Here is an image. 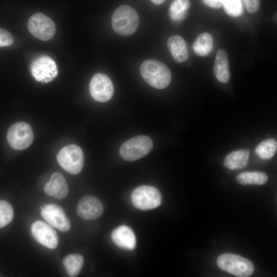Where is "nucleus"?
<instances>
[{"label":"nucleus","instance_id":"2eb2a0df","mask_svg":"<svg viewBox=\"0 0 277 277\" xmlns=\"http://www.w3.org/2000/svg\"><path fill=\"white\" fill-rule=\"evenodd\" d=\"M45 193L57 199H63L68 194V187L64 176L59 172H54L50 180L44 186Z\"/></svg>","mask_w":277,"mask_h":277},{"label":"nucleus","instance_id":"f03ea898","mask_svg":"<svg viewBox=\"0 0 277 277\" xmlns=\"http://www.w3.org/2000/svg\"><path fill=\"white\" fill-rule=\"evenodd\" d=\"M111 24L114 31L124 36L130 35L137 30L139 17L136 11L128 5H122L113 12Z\"/></svg>","mask_w":277,"mask_h":277},{"label":"nucleus","instance_id":"bb28decb","mask_svg":"<svg viewBox=\"0 0 277 277\" xmlns=\"http://www.w3.org/2000/svg\"><path fill=\"white\" fill-rule=\"evenodd\" d=\"M247 11L250 13L256 12L260 6V0H242Z\"/></svg>","mask_w":277,"mask_h":277},{"label":"nucleus","instance_id":"412c9836","mask_svg":"<svg viewBox=\"0 0 277 277\" xmlns=\"http://www.w3.org/2000/svg\"><path fill=\"white\" fill-rule=\"evenodd\" d=\"M190 7V0H173L169 9L170 18L175 22L183 20Z\"/></svg>","mask_w":277,"mask_h":277},{"label":"nucleus","instance_id":"dca6fc26","mask_svg":"<svg viewBox=\"0 0 277 277\" xmlns=\"http://www.w3.org/2000/svg\"><path fill=\"white\" fill-rule=\"evenodd\" d=\"M167 45L176 62L182 63L188 60L189 54L187 45L181 36L177 35L170 36L167 39Z\"/></svg>","mask_w":277,"mask_h":277},{"label":"nucleus","instance_id":"4468645a","mask_svg":"<svg viewBox=\"0 0 277 277\" xmlns=\"http://www.w3.org/2000/svg\"><path fill=\"white\" fill-rule=\"evenodd\" d=\"M113 243L118 247L127 250H133L136 246V237L129 227L121 225L114 229L111 234Z\"/></svg>","mask_w":277,"mask_h":277},{"label":"nucleus","instance_id":"aec40b11","mask_svg":"<svg viewBox=\"0 0 277 277\" xmlns=\"http://www.w3.org/2000/svg\"><path fill=\"white\" fill-rule=\"evenodd\" d=\"M84 263V258L78 254H70L63 261V265L69 276H76L81 272Z\"/></svg>","mask_w":277,"mask_h":277},{"label":"nucleus","instance_id":"20e7f679","mask_svg":"<svg viewBox=\"0 0 277 277\" xmlns=\"http://www.w3.org/2000/svg\"><path fill=\"white\" fill-rule=\"evenodd\" d=\"M220 268L239 277H247L254 271L252 263L240 255L231 253L221 254L217 259Z\"/></svg>","mask_w":277,"mask_h":277},{"label":"nucleus","instance_id":"9b49d317","mask_svg":"<svg viewBox=\"0 0 277 277\" xmlns=\"http://www.w3.org/2000/svg\"><path fill=\"white\" fill-rule=\"evenodd\" d=\"M40 209L42 217L48 224L62 232L69 230L71 227L70 221L61 206L49 204L42 206Z\"/></svg>","mask_w":277,"mask_h":277},{"label":"nucleus","instance_id":"f3484780","mask_svg":"<svg viewBox=\"0 0 277 277\" xmlns=\"http://www.w3.org/2000/svg\"><path fill=\"white\" fill-rule=\"evenodd\" d=\"M213 71L214 75L220 82L227 83L230 78L229 61L227 52L219 49L216 54Z\"/></svg>","mask_w":277,"mask_h":277},{"label":"nucleus","instance_id":"39448f33","mask_svg":"<svg viewBox=\"0 0 277 277\" xmlns=\"http://www.w3.org/2000/svg\"><path fill=\"white\" fill-rule=\"evenodd\" d=\"M57 161L67 172L75 175L82 170L84 154L82 148L75 144L63 147L57 154Z\"/></svg>","mask_w":277,"mask_h":277},{"label":"nucleus","instance_id":"a878e982","mask_svg":"<svg viewBox=\"0 0 277 277\" xmlns=\"http://www.w3.org/2000/svg\"><path fill=\"white\" fill-rule=\"evenodd\" d=\"M14 41L11 34L7 30L0 28V47L11 45Z\"/></svg>","mask_w":277,"mask_h":277},{"label":"nucleus","instance_id":"6e6552de","mask_svg":"<svg viewBox=\"0 0 277 277\" xmlns=\"http://www.w3.org/2000/svg\"><path fill=\"white\" fill-rule=\"evenodd\" d=\"M27 28L33 36L43 41L52 38L56 32L53 20L42 13H35L29 18Z\"/></svg>","mask_w":277,"mask_h":277},{"label":"nucleus","instance_id":"a211bd4d","mask_svg":"<svg viewBox=\"0 0 277 277\" xmlns=\"http://www.w3.org/2000/svg\"><path fill=\"white\" fill-rule=\"evenodd\" d=\"M249 155L248 149L233 151L225 157L224 165L231 170L242 169L247 165Z\"/></svg>","mask_w":277,"mask_h":277},{"label":"nucleus","instance_id":"0eeeda50","mask_svg":"<svg viewBox=\"0 0 277 277\" xmlns=\"http://www.w3.org/2000/svg\"><path fill=\"white\" fill-rule=\"evenodd\" d=\"M33 138V132L31 126L24 122L13 124L7 131V141L11 147L15 150L27 148L32 144Z\"/></svg>","mask_w":277,"mask_h":277},{"label":"nucleus","instance_id":"7ed1b4c3","mask_svg":"<svg viewBox=\"0 0 277 277\" xmlns=\"http://www.w3.org/2000/svg\"><path fill=\"white\" fill-rule=\"evenodd\" d=\"M153 146L152 141L149 137L137 135L125 142L121 146L119 153L124 160L134 161L148 154Z\"/></svg>","mask_w":277,"mask_h":277},{"label":"nucleus","instance_id":"423d86ee","mask_svg":"<svg viewBox=\"0 0 277 277\" xmlns=\"http://www.w3.org/2000/svg\"><path fill=\"white\" fill-rule=\"evenodd\" d=\"M131 200L133 206L141 210L155 208L162 203V195L154 187L142 185L135 188L131 193Z\"/></svg>","mask_w":277,"mask_h":277},{"label":"nucleus","instance_id":"f257e3e1","mask_svg":"<svg viewBox=\"0 0 277 277\" xmlns=\"http://www.w3.org/2000/svg\"><path fill=\"white\" fill-rule=\"evenodd\" d=\"M140 72L144 80L156 89L167 87L171 80L169 69L164 64L155 60L145 61L140 67Z\"/></svg>","mask_w":277,"mask_h":277},{"label":"nucleus","instance_id":"9d476101","mask_svg":"<svg viewBox=\"0 0 277 277\" xmlns=\"http://www.w3.org/2000/svg\"><path fill=\"white\" fill-rule=\"evenodd\" d=\"M89 91L94 100L100 102H105L112 97L114 87L112 81L107 75L97 73L91 79Z\"/></svg>","mask_w":277,"mask_h":277},{"label":"nucleus","instance_id":"b1692460","mask_svg":"<svg viewBox=\"0 0 277 277\" xmlns=\"http://www.w3.org/2000/svg\"><path fill=\"white\" fill-rule=\"evenodd\" d=\"M222 6L227 14L231 17H239L243 14L241 0H222Z\"/></svg>","mask_w":277,"mask_h":277},{"label":"nucleus","instance_id":"6ab92c4d","mask_svg":"<svg viewBox=\"0 0 277 277\" xmlns=\"http://www.w3.org/2000/svg\"><path fill=\"white\" fill-rule=\"evenodd\" d=\"M213 47V37L210 34L206 32L199 34L192 45L194 53L199 56L207 55L212 50Z\"/></svg>","mask_w":277,"mask_h":277},{"label":"nucleus","instance_id":"c85d7f7f","mask_svg":"<svg viewBox=\"0 0 277 277\" xmlns=\"http://www.w3.org/2000/svg\"><path fill=\"white\" fill-rule=\"evenodd\" d=\"M154 4L160 5L163 4L166 0H150Z\"/></svg>","mask_w":277,"mask_h":277},{"label":"nucleus","instance_id":"393cba45","mask_svg":"<svg viewBox=\"0 0 277 277\" xmlns=\"http://www.w3.org/2000/svg\"><path fill=\"white\" fill-rule=\"evenodd\" d=\"M14 216L12 206L7 201L0 200V228L10 223Z\"/></svg>","mask_w":277,"mask_h":277},{"label":"nucleus","instance_id":"f8f14e48","mask_svg":"<svg viewBox=\"0 0 277 277\" xmlns=\"http://www.w3.org/2000/svg\"><path fill=\"white\" fill-rule=\"evenodd\" d=\"M31 232L34 239L43 246L51 249L57 246L59 240L56 231L45 222H34L31 227Z\"/></svg>","mask_w":277,"mask_h":277},{"label":"nucleus","instance_id":"1a4fd4ad","mask_svg":"<svg viewBox=\"0 0 277 277\" xmlns=\"http://www.w3.org/2000/svg\"><path fill=\"white\" fill-rule=\"evenodd\" d=\"M30 71L33 77L42 83L52 81L57 75L56 63L47 55L38 56L33 61Z\"/></svg>","mask_w":277,"mask_h":277},{"label":"nucleus","instance_id":"cd10ccee","mask_svg":"<svg viewBox=\"0 0 277 277\" xmlns=\"http://www.w3.org/2000/svg\"><path fill=\"white\" fill-rule=\"evenodd\" d=\"M204 3L207 6L219 9L222 6V0H203Z\"/></svg>","mask_w":277,"mask_h":277},{"label":"nucleus","instance_id":"5701e85b","mask_svg":"<svg viewBox=\"0 0 277 277\" xmlns=\"http://www.w3.org/2000/svg\"><path fill=\"white\" fill-rule=\"evenodd\" d=\"M277 143L274 138H269L261 142L255 148V153L261 159L269 160L276 153Z\"/></svg>","mask_w":277,"mask_h":277},{"label":"nucleus","instance_id":"ddd939ff","mask_svg":"<svg viewBox=\"0 0 277 277\" xmlns=\"http://www.w3.org/2000/svg\"><path fill=\"white\" fill-rule=\"evenodd\" d=\"M104 207L101 201L93 196H86L81 199L77 205L76 213L85 220H94L103 213Z\"/></svg>","mask_w":277,"mask_h":277},{"label":"nucleus","instance_id":"4be33fe9","mask_svg":"<svg viewBox=\"0 0 277 277\" xmlns=\"http://www.w3.org/2000/svg\"><path fill=\"white\" fill-rule=\"evenodd\" d=\"M236 180L240 184L246 185H263L268 180L267 174L264 172H244L236 176Z\"/></svg>","mask_w":277,"mask_h":277}]
</instances>
